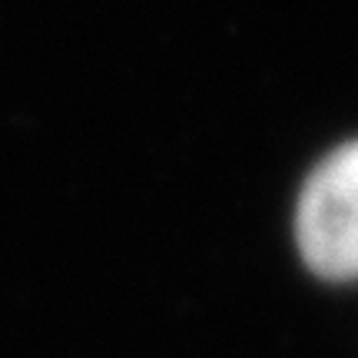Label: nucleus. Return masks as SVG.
Masks as SVG:
<instances>
[{
  "mask_svg": "<svg viewBox=\"0 0 358 358\" xmlns=\"http://www.w3.org/2000/svg\"><path fill=\"white\" fill-rule=\"evenodd\" d=\"M295 236L315 275L332 282L358 279V140L329 153L306 179Z\"/></svg>",
  "mask_w": 358,
  "mask_h": 358,
  "instance_id": "f257e3e1",
  "label": "nucleus"
}]
</instances>
